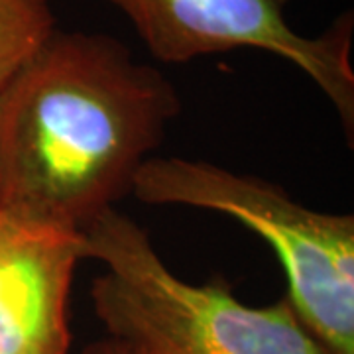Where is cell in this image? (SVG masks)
<instances>
[{
	"label": "cell",
	"instance_id": "obj_1",
	"mask_svg": "<svg viewBox=\"0 0 354 354\" xmlns=\"http://www.w3.org/2000/svg\"><path fill=\"white\" fill-rule=\"evenodd\" d=\"M179 109L120 39L55 30L0 88V211L81 230L132 193Z\"/></svg>",
	"mask_w": 354,
	"mask_h": 354
},
{
	"label": "cell",
	"instance_id": "obj_2",
	"mask_svg": "<svg viewBox=\"0 0 354 354\" xmlns=\"http://www.w3.org/2000/svg\"><path fill=\"white\" fill-rule=\"evenodd\" d=\"M85 258L104 264L91 301L109 337L142 354H330L297 317L288 295L242 304L223 278L176 276L146 232L109 207L81 228Z\"/></svg>",
	"mask_w": 354,
	"mask_h": 354
},
{
	"label": "cell",
	"instance_id": "obj_3",
	"mask_svg": "<svg viewBox=\"0 0 354 354\" xmlns=\"http://www.w3.org/2000/svg\"><path fill=\"white\" fill-rule=\"evenodd\" d=\"M132 195L223 213L258 232L278 256L286 295L309 333L330 354H354L353 215L319 213L266 179L177 156H152Z\"/></svg>",
	"mask_w": 354,
	"mask_h": 354
},
{
	"label": "cell",
	"instance_id": "obj_4",
	"mask_svg": "<svg viewBox=\"0 0 354 354\" xmlns=\"http://www.w3.org/2000/svg\"><path fill=\"white\" fill-rule=\"evenodd\" d=\"M128 18L162 64H187L232 50H260L290 62L315 83L354 130L353 16L321 36H304L286 18V0H106Z\"/></svg>",
	"mask_w": 354,
	"mask_h": 354
},
{
	"label": "cell",
	"instance_id": "obj_5",
	"mask_svg": "<svg viewBox=\"0 0 354 354\" xmlns=\"http://www.w3.org/2000/svg\"><path fill=\"white\" fill-rule=\"evenodd\" d=\"M81 260V230L0 211V354L69 353L67 305Z\"/></svg>",
	"mask_w": 354,
	"mask_h": 354
},
{
	"label": "cell",
	"instance_id": "obj_6",
	"mask_svg": "<svg viewBox=\"0 0 354 354\" xmlns=\"http://www.w3.org/2000/svg\"><path fill=\"white\" fill-rule=\"evenodd\" d=\"M55 30L50 0H0V88Z\"/></svg>",
	"mask_w": 354,
	"mask_h": 354
},
{
	"label": "cell",
	"instance_id": "obj_7",
	"mask_svg": "<svg viewBox=\"0 0 354 354\" xmlns=\"http://www.w3.org/2000/svg\"><path fill=\"white\" fill-rule=\"evenodd\" d=\"M83 354H142L138 348L124 341H118L114 337H106L101 341L88 342L83 348Z\"/></svg>",
	"mask_w": 354,
	"mask_h": 354
}]
</instances>
